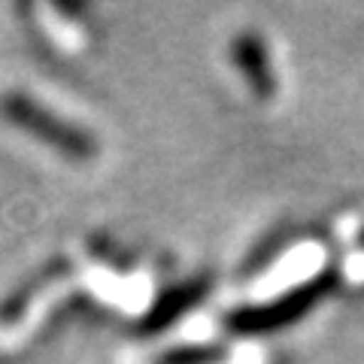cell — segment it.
I'll return each mask as SVG.
<instances>
[{"instance_id": "obj_2", "label": "cell", "mask_w": 364, "mask_h": 364, "mask_svg": "<svg viewBox=\"0 0 364 364\" xmlns=\"http://www.w3.org/2000/svg\"><path fill=\"white\" fill-rule=\"evenodd\" d=\"M337 277L331 270L318 273L316 279H306L304 286L291 289L279 298H273L267 304H255V306H240L225 316V328L234 334H267V331H279L286 325H294L298 318H304L313 310L318 301H325L334 291Z\"/></svg>"}, {"instance_id": "obj_1", "label": "cell", "mask_w": 364, "mask_h": 364, "mask_svg": "<svg viewBox=\"0 0 364 364\" xmlns=\"http://www.w3.org/2000/svg\"><path fill=\"white\" fill-rule=\"evenodd\" d=\"M0 112L6 116L9 124L28 131L31 136H37L46 146H52L55 152H61L64 158H73V161H85L97 152V143L85 128L61 119L58 112L46 109L43 104H37L31 95H21V91H9V95L0 100Z\"/></svg>"}, {"instance_id": "obj_5", "label": "cell", "mask_w": 364, "mask_h": 364, "mask_svg": "<svg viewBox=\"0 0 364 364\" xmlns=\"http://www.w3.org/2000/svg\"><path fill=\"white\" fill-rule=\"evenodd\" d=\"M228 349L222 346H176L158 355V364H222Z\"/></svg>"}, {"instance_id": "obj_4", "label": "cell", "mask_w": 364, "mask_h": 364, "mask_svg": "<svg viewBox=\"0 0 364 364\" xmlns=\"http://www.w3.org/2000/svg\"><path fill=\"white\" fill-rule=\"evenodd\" d=\"M203 294H207V279H195V282H186V286L167 289L161 298L155 301L149 316L143 318V331H149V334L164 331V328L173 325L186 310H191L195 304H200Z\"/></svg>"}, {"instance_id": "obj_3", "label": "cell", "mask_w": 364, "mask_h": 364, "mask_svg": "<svg viewBox=\"0 0 364 364\" xmlns=\"http://www.w3.org/2000/svg\"><path fill=\"white\" fill-rule=\"evenodd\" d=\"M231 61L246 79V85L255 91L261 100H267L277 91V76H273V64H270V52L264 40L252 31H243L231 40Z\"/></svg>"}]
</instances>
